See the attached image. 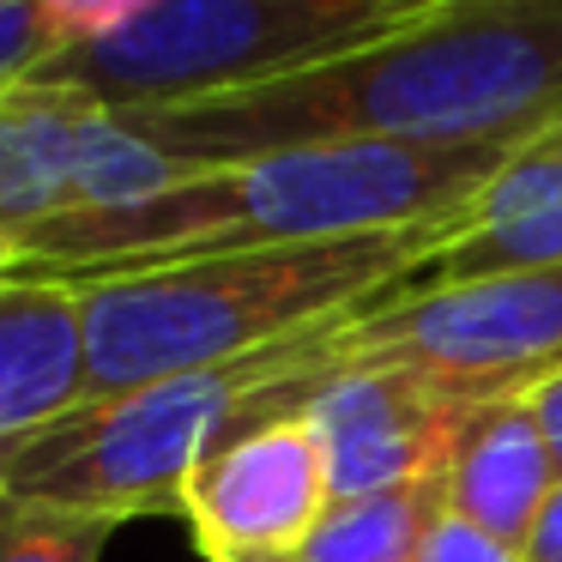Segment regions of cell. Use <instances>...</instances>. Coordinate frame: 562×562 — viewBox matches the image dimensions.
<instances>
[{"label": "cell", "mask_w": 562, "mask_h": 562, "mask_svg": "<svg viewBox=\"0 0 562 562\" xmlns=\"http://www.w3.org/2000/svg\"><path fill=\"white\" fill-rule=\"evenodd\" d=\"M170 170L308 146H465L562 127V0H484L315 74L115 110Z\"/></svg>", "instance_id": "obj_1"}, {"label": "cell", "mask_w": 562, "mask_h": 562, "mask_svg": "<svg viewBox=\"0 0 562 562\" xmlns=\"http://www.w3.org/2000/svg\"><path fill=\"white\" fill-rule=\"evenodd\" d=\"M532 139L538 134L465 139V146H308L224 164L134 206L67 212L43 224L31 243H19L7 272L103 279V272L170 267V260L400 231L465 206Z\"/></svg>", "instance_id": "obj_2"}, {"label": "cell", "mask_w": 562, "mask_h": 562, "mask_svg": "<svg viewBox=\"0 0 562 562\" xmlns=\"http://www.w3.org/2000/svg\"><path fill=\"white\" fill-rule=\"evenodd\" d=\"M460 231L465 212L453 206L441 218L339 236V243L248 248V255L74 279L86 308V400L243 363L369 315L400 284H412V272Z\"/></svg>", "instance_id": "obj_3"}, {"label": "cell", "mask_w": 562, "mask_h": 562, "mask_svg": "<svg viewBox=\"0 0 562 562\" xmlns=\"http://www.w3.org/2000/svg\"><path fill=\"white\" fill-rule=\"evenodd\" d=\"M327 339L333 327H321L243 363L74 405L13 453L0 472V496L13 508L98 514L115 526L134 514H182V490L206 453L267 417L303 412V400L333 375Z\"/></svg>", "instance_id": "obj_4"}, {"label": "cell", "mask_w": 562, "mask_h": 562, "mask_svg": "<svg viewBox=\"0 0 562 562\" xmlns=\"http://www.w3.org/2000/svg\"><path fill=\"white\" fill-rule=\"evenodd\" d=\"M484 0H146L49 67L98 103H182L351 61Z\"/></svg>", "instance_id": "obj_5"}, {"label": "cell", "mask_w": 562, "mask_h": 562, "mask_svg": "<svg viewBox=\"0 0 562 562\" xmlns=\"http://www.w3.org/2000/svg\"><path fill=\"white\" fill-rule=\"evenodd\" d=\"M333 369L405 363L477 381H544L562 363V267L460 284H400L327 339Z\"/></svg>", "instance_id": "obj_6"}, {"label": "cell", "mask_w": 562, "mask_h": 562, "mask_svg": "<svg viewBox=\"0 0 562 562\" xmlns=\"http://www.w3.org/2000/svg\"><path fill=\"white\" fill-rule=\"evenodd\" d=\"M532 387L538 381H477L405 363H357L333 369L303 400V417L315 424L321 453H327L333 502H363L405 484H429L477 412Z\"/></svg>", "instance_id": "obj_7"}, {"label": "cell", "mask_w": 562, "mask_h": 562, "mask_svg": "<svg viewBox=\"0 0 562 562\" xmlns=\"http://www.w3.org/2000/svg\"><path fill=\"white\" fill-rule=\"evenodd\" d=\"M327 508V453L303 412L231 436L182 490V520L206 562H284L315 538Z\"/></svg>", "instance_id": "obj_8"}, {"label": "cell", "mask_w": 562, "mask_h": 562, "mask_svg": "<svg viewBox=\"0 0 562 562\" xmlns=\"http://www.w3.org/2000/svg\"><path fill=\"white\" fill-rule=\"evenodd\" d=\"M103 110L110 103L55 74L0 91V272L13 267L19 243L79 206V170Z\"/></svg>", "instance_id": "obj_9"}, {"label": "cell", "mask_w": 562, "mask_h": 562, "mask_svg": "<svg viewBox=\"0 0 562 562\" xmlns=\"http://www.w3.org/2000/svg\"><path fill=\"white\" fill-rule=\"evenodd\" d=\"M86 405V308L74 279L0 272V472L31 436Z\"/></svg>", "instance_id": "obj_10"}, {"label": "cell", "mask_w": 562, "mask_h": 562, "mask_svg": "<svg viewBox=\"0 0 562 562\" xmlns=\"http://www.w3.org/2000/svg\"><path fill=\"white\" fill-rule=\"evenodd\" d=\"M465 231L412 272V284L502 279L562 267V127L538 134L496 182L465 200Z\"/></svg>", "instance_id": "obj_11"}, {"label": "cell", "mask_w": 562, "mask_h": 562, "mask_svg": "<svg viewBox=\"0 0 562 562\" xmlns=\"http://www.w3.org/2000/svg\"><path fill=\"white\" fill-rule=\"evenodd\" d=\"M532 393H508L490 412H477L465 424V436L453 441L448 465L436 472L441 508L496 532L514 550L526 544V532H532V520L544 514L550 490L562 477L557 448H550L544 424H538Z\"/></svg>", "instance_id": "obj_12"}, {"label": "cell", "mask_w": 562, "mask_h": 562, "mask_svg": "<svg viewBox=\"0 0 562 562\" xmlns=\"http://www.w3.org/2000/svg\"><path fill=\"white\" fill-rule=\"evenodd\" d=\"M429 508H436V477L387 490V496L333 502L327 520L315 526V538L284 562H417V538H424Z\"/></svg>", "instance_id": "obj_13"}, {"label": "cell", "mask_w": 562, "mask_h": 562, "mask_svg": "<svg viewBox=\"0 0 562 562\" xmlns=\"http://www.w3.org/2000/svg\"><path fill=\"white\" fill-rule=\"evenodd\" d=\"M115 520L98 514H61V508H19L0 532V562H98Z\"/></svg>", "instance_id": "obj_14"}, {"label": "cell", "mask_w": 562, "mask_h": 562, "mask_svg": "<svg viewBox=\"0 0 562 562\" xmlns=\"http://www.w3.org/2000/svg\"><path fill=\"white\" fill-rule=\"evenodd\" d=\"M67 49H74V37L61 31L49 0H0V91L49 74Z\"/></svg>", "instance_id": "obj_15"}, {"label": "cell", "mask_w": 562, "mask_h": 562, "mask_svg": "<svg viewBox=\"0 0 562 562\" xmlns=\"http://www.w3.org/2000/svg\"><path fill=\"white\" fill-rule=\"evenodd\" d=\"M417 562H520V550L502 544L484 526L460 520V514L441 508V496H436V508H429V520H424V538H417Z\"/></svg>", "instance_id": "obj_16"}, {"label": "cell", "mask_w": 562, "mask_h": 562, "mask_svg": "<svg viewBox=\"0 0 562 562\" xmlns=\"http://www.w3.org/2000/svg\"><path fill=\"white\" fill-rule=\"evenodd\" d=\"M520 562H562V477H557V490H550L544 514L532 520V532H526Z\"/></svg>", "instance_id": "obj_17"}, {"label": "cell", "mask_w": 562, "mask_h": 562, "mask_svg": "<svg viewBox=\"0 0 562 562\" xmlns=\"http://www.w3.org/2000/svg\"><path fill=\"white\" fill-rule=\"evenodd\" d=\"M532 405H538V424H544V436H550V448H557V465H562V363L550 369L544 381H538V393H532Z\"/></svg>", "instance_id": "obj_18"}, {"label": "cell", "mask_w": 562, "mask_h": 562, "mask_svg": "<svg viewBox=\"0 0 562 562\" xmlns=\"http://www.w3.org/2000/svg\"><path fill=\"white\" fill-rule=\"evenodd\" d=\"M13 514H19V508H13V502H7V496H0V532L13 526Z\"/></svg>", "instance_id": "obj_19"}]
</instances>
